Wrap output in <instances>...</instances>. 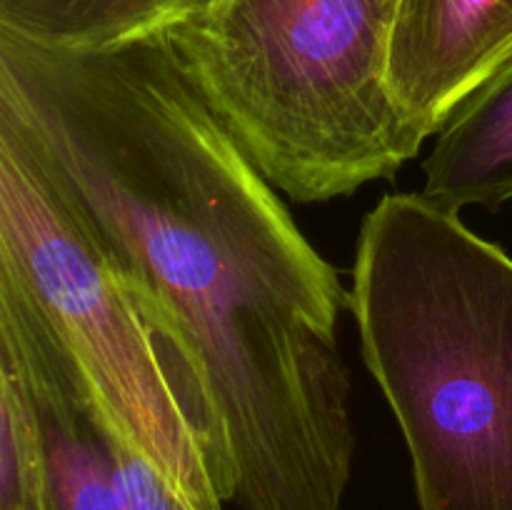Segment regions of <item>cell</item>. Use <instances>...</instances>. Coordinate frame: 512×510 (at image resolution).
<instances>
[{
    "label": "cell",
    "instance_id": "cell-10",
    "mask_svg": "<svg viewBox=\"0 0 512 510\" xmlns=\"http://www.w3.org/2000/svg\"><path fill=\"white\" fill-rule=\"evenodd\" d=\"M388 3H393V10H395V0H388Z\"/></svg>",
    "mask_w": 512,
    "mask_h": 510
},
{
    "label": "cell",
    "instance_id": "cell-1",
    "mask_svg": "<svg viewBox=\"0 0 512 510\" xmlns=\"http://www.w3.org/2000/svg\"><path fill=\"white\" fill-rule=\"evenodd\" d=\"M0 113L193 368L243 510H343L350 288L210 113L168 33L68 50L0 30Z\"/></svg>",
    "mask_w": 512,
    "mask_h": 510
},
{
    "label": "cell",
    "instance_id": "cell-7",
    "mask_svg": "<svg viewBox=\"0 0 512 510\" xmlns=\"http://www.w3.org/2000/svg\"><path fill=\"white\" fill-rule=\"evenodd\" d=\"M433 138L423 160V198L453 213L512 203V58L448 115Z\"/></svg>",
    "mask_w": 512,
    "mask_h": 510
},
{
    "label": "cell",
    "instance_id": "cell-4",
    "mask_svg": "<svg viewBox=\"0 0 512 510\" xmlns=\"http://www.w3.org/2000/svg\"><path fill=\"white\" fill-rule=\"evenodd\" d=\"M0 268L33 298L100 408L188 510H225L235 468L208 398L23 130L0 113Z\"/></svg>",
    "mask_w": 512,
    "mask_h": 510
},
{
    "label": "cell",
    "instance_id": "cell-6",
    "mask_svg": "<svg viewBox=\"0 0 512 510\" xmlns=\"http://www.w3.org/2000/svg\"><path fill=\"white\" fill-rule=\"evenodd\" d=\"M512 58V0H395L388 83L430 135Z\"/></svg>",
    "mask_w": 512,
    "mask_h": 510
},
{
    "label": "cell",
    "instance_id": "cell-2",
    "mask_svg": "<svg viewBox=\"0 0 512 510\" xmlns=\"http://www.w3.org/2000/svg\"><path fill=\"white\" fill-rule=\"evenodd\" d=\"M350 313L420 510H512L510 255L420 193L385 195L360 225Z\"/></svg>",
    "mask_w": 512,
    "mask_h": 510
},
{
    "label": "cell",
    "instance_id": "cell-3",
    "mask_svg": "<svg viewBox=\"0 0 512 510\" xmlns=\"http://www.w3.org/2000/svg\"><path fill=\"white\" fill-rule=\"evenodd\" d=\"M388 0H215L165 30L225 133L298 203L345 198L420 153L388 83Z\"/></svg>",
    "mask_w": 512,
    "mask_h": 510
},
{
    "label": "cell",
    "instance_id": "cell-5",
    "mask_svg": "<svg viewBox=\"0 0 512 510\" xmlns=\"http://www.w3.org/2000/svg\"><path fill=\"white\" fill-rule=\"evenodd\" d=\"M0 353L23 375L43 433L45 510H125L98 400L23 285L0 268Z\"/></svg>",
    "mask_w": 512,
    "mask_h": 510
},
{
    "label": "cell",
    "instance_id": "cell-8",
    "mask_svg": "<svg viewBox=\"0 0 512 510\" xmlns=\"http://www.w3.org/2000/svg\"><path fill=\"white\" fill-rule=\"evenodd\" d=\"M215 0H0V30L45 48H108L165 33Z\"/></svg>",
    "mask_w": 512,
    "mask_h": 510
},
{
    "label": "cell",
    "instance_id": "cell-9",
    "mask_svg": "<svg viewBox=\"0 0 512 510\" xmlns=\"http://www.w3.org/2000/svg\"><path fill=\"white\" fill-rule=\"evenodd\" d=\"M43 433L23 375L0 353V510H45Z\"/></svg>",
    "mask_w": 512,
    "mask_h": 510
}]
</instances>
